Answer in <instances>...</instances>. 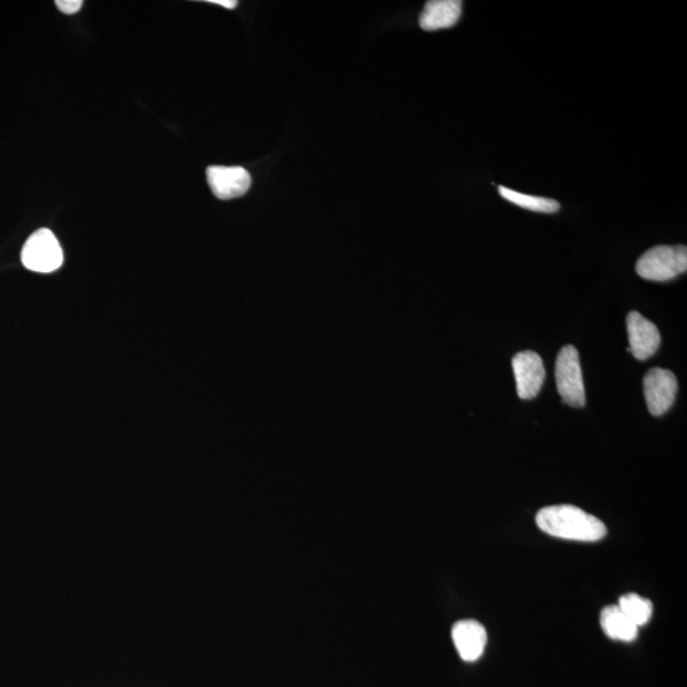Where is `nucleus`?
Returning <instances> with one entry per match:
<instances>
[{
    "instance_id": "nucleus-1",
    "label": "nucleus",
    "mask_w": 687,
    "mask_h": 687,
    "mask_svg": "<svg viewBox=\"0 0 687 687\" xmlns=\"http://www.w3.org/2000/svg\"><path fill=\"white\" fill-rule=\"evenodd\" d=\"M536 523L545 534L564 540L596 542L607 534L604 522L570 504L542 508Z\"/></svg>"
},
{
    "instance_id": "nucleus-2",
    "label": "nucleus",
    "mask_w": 687,
    "mask_h": 687,
    "mask_svg": "<svg viewBox=\"0 0 687 687\" xmlns=\"http://www.w3.org/2000/svg\"><path fill=\"white\" fill-rule=\"evenodd\" d=\"M687 270L686 246H657L648 250L637 263L639 277L653 282H667Z\"/></svg>"
},
{
    "instance_id": "nucleus-3",
    "label": "nucleus",
    "mask_w": 687,
    "mask_h": 687,
    "mask_svg": "<svg viewBox=\"0 0 687 687\" xmlns=\"http://www.w3.org/2000/svg\"><path fill=\"white\" fill-rule=\"evenodd\" d=\"M556 387L565 404L582 408L586 404V391L582 377L579 353L573 345H567L556 358Z\"/></svg>"
},
{
    "instance_id": "nucleus-4",
    "label": "nucleus",
    "mask_w": 687,
    "mask_h": 687,
    "mask_svg": "<svg viewBox=\"0 0 687 687\" xmlns=\"http://www.w3.org/2000/svg\"><path fill=\"white\" fill-rule=\"evenodd\" d=\"M22 264L36 273L58 270L64 261L62 246L50 229L42 228L31 235L23 246Z\"/></svg>"
},
{
    "instance_id": "nucleus-5",
    "label": "nucleus",
    "mask_w": 687,
    "mask_h": 687,
    "mask_svg": "<svg viewBox=\"0 0 687 687\" xmlns=\"http://www.w3.org/2000/svg\"><path fill=\"white\" fill-rule=\"evenodd\" d=\"M644 396H646L649 413L662 417L675 403L677 380L671 371L652 368L644 377Z\"/></svg>"
},
{
    "instance_id": "nucleus-6",
    "label": "nucleus",
    "mask_w": 687,
    "mask_h": 687,
    "mask_svg": "<svg viewBox=\"0 0 687 687\" xmlns=\"http://www.w3.org/2000/svg\"><path fill=\"white\" fill-rule=\"evenodd\" d=\"M517 394L522 400H531L539 394L545 381V367L539 354L526 350L517 353L512 361Z\"/></svg>"
},
{
    "instance_id": "nucleus-7",
    "label": "nucleus",
    "mask_w": 687,
    "mask_h": 687,
    "mask_svg": "<svg viewBox=\"0 0 687 687\" xmlns=\"http://www.w3.org/2000/svg\"><path fill=\"white\" fill-rule=\"evenodd\" d=\"M628 326L629 348L638 361H646L657 353L661 345V335L658 327L637 311H632L626 319Z\"/></svg>"
},
{
    "instance_id": "nucleus-8",
    "label": "nucleus",
    "mask_w": 687,
    "mask_h": 687,
    "mask_svg": "<svg viewBox=\"0 0 687 687\" xmlns=\"http://www.w3.org/2000/svg\"><path fill=\"white\" fill-rule=\"evenodd\" d=\"M207 180L212 193L221 200L240 198L249 191L251 175L243 167L210 166Z\"/></svg>"
},
{
    "instance_id": "nucleus-9",
    "label": "nucleus",
    "mask_w": 687,
    "mask_h": 687,
    "mask_svg": "<svg viewBox=\"0 0 687 687\" xmlns=\"http://www.w3.org/2000/svg\"><path fill=\"white\" fill-rule=\"evenodd\" d=\"M452 639L462 660L475 662L483 656L488 634L479 621L462 620L453 626Z\"/></svg>"
},
{
    "instance_id": "nucleus-10",
    "label": "nucleus",
    "mask_w": 687,
    "mask_h": 687,
    "mask_svg": "<svg viewBox=\"0 0 687 687\" xmlns=\"http://www.w3.org/2000/svg\"><path fill=\"white\" fill-rule=\"evenodd\" d=\"M462 2L460 0H431L425 3L420 14V27L425 31H437L455 26L460 20Z\"/></svg>"
},
{
    "instance_id": "nucleus-11",
    "label": "nucleus",
    "mask_w": 687,
    "mask_h": 687,
    "mask_svg": "<svg viewBox=\"0 0 687 687\" xmlns=\"http://www.w3.org/2000/svg\"><path fill=\"white\" fill-rule=\"evenodd\" d=\"M600 623L604 633L611 639L633 642L638 637V626L626 618L618 605L605 607L601 612Z\"/></svg>"
},
{
    "instance_id": "nucleus-12",
    "label": "nucleus",
    "mask_w": 687,
    "mask_h": 687,
    "mask_svg": "<svg viewBox=\"0 0 687 687\" xmlns=\"http://www.w3.org/2000/svg\"><path fill=\"white\" fill-rule=\"evenodd\" d=\"M499 194L509 203L516 204L517 207L531 210L537 213H556L560 209V204L554 199L540 198V196L518 193L512 189L499 186Z\"/></svg>"
},
{
    "instance_id": "nucleus-13",
    "label": "nucleus",
    "mask_w": 687,
    "mask_h": 687,
    "mask_svg": "<svg viewBox=\"0 0 687 687\" xmlns=\"http://www.w3.org/2000/svg\"><path fill=\"white\" fill-rule=\"evenodd\" d=\"M619 609L624 612L626 618L638 626L646 625L653 615L652 602L637 593H628L620 597Z\"/></svg>"
},
{
    "instance_id": "nucleus-14",
    "label": "nucleus",
    "mask_w": 687,
    "mask_h": 687,
    "mask_svg": "<svg viewBox=\"0 0 687 687\" xmlns=\"http://www.w3.org/2000/svg\"><path fill=\"white\" fill-rule=\"evenodd\" d=\"M55 6L58 7L60 12L65 14H74L82 8V0H58L55 2Z\"/></svg>"
},
{
    "instance_id": "nucleus-15",
    "label": "nucleus",
    "mask_w": 687,
    "mask_h": 687,
    "mask_svg": "<svg viewBox=\"0 0 687 687\" xmlns=\"http://www.w3.org/2000/svg\"><path fill=\"white\" fill-rule=\"evenodd\" d=\"M209 3L217 4V6H222L228 9H235L238 4L236 0H209Z\"/></svg>"
}]
</instances>
